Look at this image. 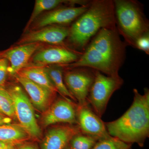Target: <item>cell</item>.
Segmentation results:
<instances>
[{
  "label": "cell",
  "instance_id": "d4e9b609",
  "mask_svg": "<svg viewBox=\"0 0 149 149\" xmlns=\"http://www.w3.org/2000/svg\"><path fill=\"white\" fill-rule=\"evenodd\" d=\"M0 149H17L15 145L0 141Z\"/></svg>",
  "mask_w": 149,
  "mask_h": 149
},
{
  "label": "cell",
  "instance_id": "9a60e30c",
  "mask_svg": "<svg viewBox=\"0 0 149 149\" xmlns=\"http://www.w3.org/2000/svg\"><path fill=\"white\" fill-rule=\"evenodd\" d=\"M15 77L29 95L33 106L39 111H45L49 108L51 99L54 94L20 74H16Z\"/></svg>",
  "mask_w": 149,
  "mask_h": 149
},
{
  "label": "cell",
  "instance_id": "277c9868",
  "mask_svg": "<svg viewBox=\"0 0 149 149\" xmlns=\"http://www.w3.org/2000/svg\"><path fill=\"white\" fill-rule=\"evenodd\" d=\"M113 3L118 32L125 38L127 45L135 47L138 38L149 33L148 22L136 2L115 0Z\"/></svg>",
  "mask_w": 149,
  "mask_h": 149
},
{
  "label": "cell",
  "instance_id": "83f0119b",
  "mask_svg": "<svg viewBox=\"0 0 149 149\" xmlns=\"http://www.w3.org/2000/svg\"><path fill=\"white\" fill-rule=\"evenodd\" d=\"M63 149H72L70 148V146L69 145H67L65 148H64Z\"/></svg>",
  "mask_w": 149,
  "mask_h": 149
},
{
  "label": "cell",
  "instance_id": "7a4b0ae2",
  "mask_svg": "<svg viewBox=\"0 0 149 149\" xmlns=\"http://www.w3.org/2000/svg\"><path fill=\"white\" fill-rule=\"evenodd\" d=\"M133 92V102L128 110L116 120L105 122V125L111 137L143 147L149 136V91L145 88L143 95L136 89Z\"/></svg>",
  "mask_w": 149,
  "mask_h": 149
},
{
  "label": "cell",
  "instance_id": "8992f818",
  "mask_svg": "<svg viewBox=\"0 0 149 149\" xmlns=\"http://www.w3.org/2000/svg\"><path fill=\"white\" fill-rule=\"evenodd\" d=\"M13 101L15 116L19 125L30 138L39 139L42 131L36 120L33 105L23 91L17 85H13L7 89Z\"/></svg>",
  "mask_w": 149,
  "mask_h": 149
},
{
  "label": "cell",
  "instance_id": "484cf974",
  "mask_svg": "<svg viewBox=\"0 0 149 149\" xmlns=\"http://www.w3.org/2000/svg\"><path fill=\"white\" fill-rule=\"evenodd\" d=\"M17 149H38L34 145L29 143H22L19 144Z\"/></svg>",
  "mask_w": 149,
  "mask_h": 149
},
{
  "label": "cell",
  "instance_id": "ffe728a7",
  "mask_svg": "<svg viewBox=\"0 0 149 149\" xmlns=\"http://www.w3.org/2000/svg\"><path fill=\"white\" fill-rule=\"evenodd\" d=\"M0 111L11 118L16 117L13 101L5 88H0Z\"/></svg>",
  "mask_w": 149,
  "mask_h": 149
},
{
  "label": "cell",
  "instance_id": "30bf717a",
  "mask_svg": "<svg viewBox=\"0 0 149 149\" xmlns=\"http://www.w3.org/2000/svg\"><path fill=\"white\" fill-rule=\"evenodd\" d=\"M69 35V28L60 25H50L27 32L17 43L18 45L35 43H46L62 45Z\"/></svg>",
  "mask_w": 149,
  "mask_h": 149
},
{
  "label": "cell",
  "instance_id": "4316f807",
  "mask_svg": "<svg viewBox=\"0 0 149 149\" xmlns=\"http://www.w3.org/2000/svg\"><path fill=\"white\" fill-rule=\"evenodd\" d=\"M12 122V118L4 115H0V125L10 124Z\"/></svg>",
  "mask_w": 149,
  "mask_h": 149
},
{
  "label": "cell",
  "instance_id": "5bb4252c",
  "mask_svg": "<svg viewBox=\"0 0 149 149\" xmlns=\"http://www.w3.org/2000/svg\"><path fill=\"white\" fill-rule=\"evenodd\" d=\"M58 125L48 131L42 144V149H63L73 136L81 133L78 125Z\"/></svg>",
  "mask_w": 149,
  "mask_h": 149
},
{
  "label": "cell",
  "instance_id": "8fae6325",
  "mask_svg": "<svg viewBox=\"0 0 149 149\" xmlns=\"http://www.w3.org/2000/svg\"><path fill=\"white\" fill-rule=\"evenodd\" d=\"M81 54L62 46H54L37 52L32 58V65L45 66L70 64L77 61Z\"/></svg>",
  "mask_w": 149,
  "mask_h": 149
},
{
  "label": "cell",
  "instance_id": "f1b7e54d",
  "mask_svg": "<svg viewBox=\"0 0 149 149\" xmlns=\"http://www.w3.org/2000/svg\"><path fill=\"white\" fill-rule=\"evenodd\" d=\"M0 115H4L1 112V111H0ZM5 116V115H4Z\"/></svg>",
  "mask_w": 149,
  "mask_h": 149
},
{
  "label": "cell",
  "instance_id": "cb8c5ba5",
  "mask_svg": "<svg viewBox=\"0 0 149 149\" xmlns=\"http://www.w3.org/2000/svg\"><path fill=\"white\" fill-rule=\"evenodd\" d=\"M135 47L145 52L147 54H149V33L143 35L138 38L135 42Z\"/></svg>",
  "mask_w": 149,
  "mask_h": 149
},
{
  "label": "cell",
  "instance_id": "44dd1931",
  "mask_svg": "<svg viewBox=\"0 0 149 149\" xmlns=\"http://www.w3.org/2000/svg\"><path fill=\"white\" fill-rule=\"evenodd\" d=\"M97 140L80 133L73 136L69 143L72 149H92Z\"/></svg>",
  "mask_w": 149,
  "mask_h": 149
},
{
  "label": "cell",
  "instance_id": "9c48e42d",
  "mask_svg": "<svg viewBox=\"0 0 149 149\" xmlns=\"http://www.w3.org/2000/svg\"><path fill=\"white\" fill-rule=\"evenodd\" d=\"M77 106L75 107L70 100L58 99L45 111L42 119L43 125L59 123L77 124Z\"/></svg>",
  "mask_w": 149,
  "mask_h": 149
},
{
  "label": "cell",
  "instance_id": "2e32d148",
  "mask_svg": "<svg viewBox=\"0 0 149 149\" xmlns=\"http://www.w3.org/2000/svg\"><path fill=\"white\" fill-rule=\"evenodd\" d=\"M17 74L46 88L54 94L57 92L47 72L45 66L27 65Z\"/></svg>",
  "mask_w": 149,
  "mask_h": 149
},
{
  "label": "cell",
  "instance_id": "ac0fdd59",
  "mask_svg": "<svg viewBox=\"0 0 149 149\" xmlns=\"http://www.w3.org/2000/svg\"><path fill=\"white\" fill-rule=\"evenodd\" d=\"M46 68L47 72L57 92H58L64 98L76 101L65 84L62 67L54 65L47 66Z\"/></svg>",
  "mask_w": 149,
  "mask_h": 149
},
{
  "label": "cell",
  "instance_id": "f546056e",
  "mask_svg": "<svg viewBox=\"0 0 149 149\" xmlns=\"http://www.w3.org/2000/svg\"><path fill=\"white\" fill-rule=\"evenodd\" d=\"M130 149H131V148Z\"/></svg>",
  "mask_w": 149,
  "mask_h": 149
},
{
  "label": "cell",
  "instance_id": "ba28073f",
  "mask_svg": "<svg viewBox=\"0 0 149 149\" xmlns=\"http://www.w3.org/2000/svg\"><path fill=\"white\" fill-rule=\"evenodd\" d=\"M77 124L81 133L99 141L110 137L100 117L95 113L89 104H77Z\"/></svg>",
  "mask_w": 149,
  "mask_h": 149
},
{
  "label": "cell",
  "instance_id": "d6986e66",
  "mask_svg": "<svg viewBox=\"0 0 149 149\" xmlns=\"http://www.w3.org/2000/svg\"><path fill=\"white\" fill-rule=\"evenodd\" d=\"M63 3H77L81 6L85 5L86 3L85 1H62V0H36L35 1V6L31 16L28 21L25 27V31L28 30L30 25L34 22L35 19L40 14L46 10H50L55 8L60 5Z\"/></svg>",
  "mask_w": 149,
  "mask_h": 149
},
{
  "label": "cell",
  "instance_id": "5b68a950",
  "mask_svg": "<svg viewBox=\"0 0 149 149\" xmlns=\"http://www.w3.org/2000/svg\"><path fill=\"white\" fill-rule=\"evenodd\" d=\"M95 77L88 95L87 102L97 115L101 118L113 93L121 88L123 83L121 77L104 75L95 70Z\"/></svg>",
  "mask_w": 149,
  "mask_h": 149
},
{
  "label": "cell",
  "instance_id": "6da1fadb",
  "mask_svg": "<svg viewBox=\"0 0 149 149\" xmlns=\"http://www.w3.org/2000/svg\"><path fill=\"white\" fill-rule=\"evenodd\" d=\"M126 45L116 27L103 28L93 37L77 61L61 66L69 69L87 68L107 76L119 77L118 71L125 60Z\"/></svg>",
  "mask_w": 149,
  "mask_h": 149
},
{
  "label": "cell",
  "instance_id": "7c38bea8",
  "mask_svg": "<svg viewBox=\"0 0 149 149\" xmlns=\"http://www.w3.org/2000/svg\"><path fill=\"white\" fill-rule=\"evenodd\" d=\"M40 47L41 43H31L18 45L1 53L0 58L8 61V74L15 76L27 66L31 57Z\"/></svg>",
  "mask_w": 149,
  "mask_h": 149
},
{
  "label": "cell",
  "instance_id": "3957f363",
  "mask_svg": "<svg viewBox=\"0 0 149 149\" xmlns=\"http://www.w3.org/2000/svg\"><path fill=\"white\" fill-rule=\"evenodd\" d=\"M116 24L113 1H93L69 28L68 37L74 48L84 51L91 38L100 29L114 28Z\"/></svg>",
  "mask_w": 149,
  "mask_h": 149
},
{
  "label": "cell",
  "instance_id": "52a82bcc",
  "mask_svg": "<svg viewBox=\"0 0 149 149\" xmlns=\"http://www.w3.org/2000/svg\"><path fill=\"white\" fill-rule=\"evenodd\" d=\"M72 69L63 73L65 84L78 105L88 103L87 99L95 79V70L85 67Z\"/></svg>",
  "mask_w": 149,
  "mask_h": 149
},
{
  "label": "cell",
  "instance_id": "7402d4cb",
  "mask_svg": "<svg viewBox=\"0 0 149 149\" xmlns=\"http://www.w3.org/2000/svg\"><path fill=\"white\" fill-rule=\"evenodd\" d=\"M131 146V144L110 136L97 141L92 149H130Z\"/></svg>",
  "mask_w": 149,
  "mask_h": 149
},
{
  "label": "cell",
  "instance_id": "4fadbf2b",
  "mask_svg": "<svg viewBox=\"0 0 149 149\" xmlns=\"http://www.w3.org/2000/svg\"><path fill=\"white\" fill-rule=\"evenodd\" d=\"M90 3L79 7L61 8L51 11L37 20L33 29L35 30L50 25L69 24L87 10Z\"/></svg>",
  "mask_w": 149,
  "mask_h": 149
},
{
  "label": "cell",
  "instance_id": "e0dca14e",
  "mask_svg": "<svg viewBox=\"0 0 149 149\" xmlns=\"http://www.w3.org/2000/svg\"><path fill=\"white\" fill-rule=\"evenodd\" d=\"M30 138L20 125L7 124L0 125V141L18 145Z\"/></svg>",
  "mask_w": 149,
  "mask_h": 149
},
{
  "label": "cell",
  "instance_id": "603a6c76",
  "mask_svg": "<svg viewBox=\"0 0 149 149\" xmlns=\"http://www.w3.org/2000/svg\"><path fill=\"white\" fill-rule=\"evenodd\" d=\"M9 62L7 60L0 58V88H4L8 74Z\"/></svg>",
  "mask_w": 149,
  "mask_h": 149
}]
</instances>
